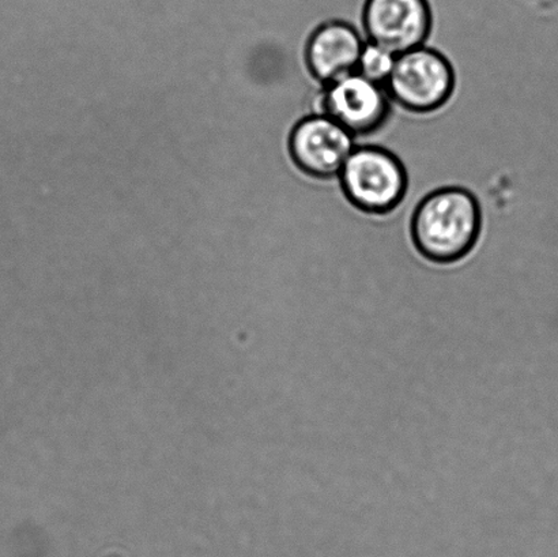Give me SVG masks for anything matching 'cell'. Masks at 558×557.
Returning a JSON list of instances; mask_svg holds the SVG:
<instances>
[{
    "label": "cell",
    "instance_id": "obj_1",
    "mask_svg": "<svg viewBox=\"0 0 558 557\" xmlns=\"http://www.w3.org/2000/svg\"><path fill=\"white\" fill-rule=\"evenodd\" d=\"M483 231V211L472 191L435 190L420 202L410 222L417 253L436 265H453L466 258Z\"/></svg>",
    "mask_w": 558,
    "mask_h": 557
},
{
    "label": "cell",
    "instance_id": "obj_2",
    "mask_svg": "<svg viewBox=\"0 0 558 557\" xmlns=\"http://www.w3.org/2000/svg\"><path fill=\"white\" fill-rule=\"evenodd\" d=\"M344 198L371 216L390 215L408 194L404 164L381 146H355L338 174Z\"/></svg>",
    "mask_w": 558,
    "mask_h": 557
},
{
    "label": "cell",
    "instance_id": "obj_3",
    "mask_svg": "<svg viewBox=\"0 0 558 557\" xmlns=\"http://www.w3.org/2000/svg\"><path fill=\"white\" fill-rule=\"evenodd\" d=\"M456 84L450 60L435 48L421 46L398 55L386 87L392 102L404 111L428 114L450 101Z\"/></svg>",
    "mask_w": 558,
    "mask_h": 557
},
{
    "label": "cell",
    "instance_id": "obj_4",
    "mask_svg": "<svg viewBox=\"0 0 558 557\" xmlns=\"http://www.w3.org/2000/svg\"><path fill=\"white\" fill-rule=\"evenodd\" d=\"M314 113L327 114L355 136H368L391 118V97L385 85L355 73L323 85Z\"/></svg>",
    "mask_w": 558,
    "mask_h": 557
},
{
    "label": "cell",
    "instance_id": "obj_5",
    "mask_svg": "<svg viewBox=\"0 0 558 557\" xmlns=\"http://www.w3.org/2000/svg\"><path fill=\"white\" fill-rule=\"evenodd\" d=\"M355 136L336 120L312 113L294 125L289 136V153L294 166L317 180L338 178L353 152Z\"/></svg>",
    "mask_w": 558,
    "mask_h": 557
},
{
    "label": "cell",
    "instance_id": "obj_6",
    "mask_svg": "<svg viewBox=\"0 0 558 557\" xmlns=\"http://www.w3.org/2000/svg\"><path fill=\"white\" fill-rule=\"evenodd\" d=\"M434 26L428 0H365L363 29L368 41L399 55L425 46Z\"/></svg>",
    "mask_w": 558,
    "mask_h": 557
},
{
    "label": "cell",
    "instance_id": "obj_7",
    "mask_svg": "<svg viewBox=\"0 0 558 557\" xmlns=\"http://www.w3.org/2000/svg\"><path fill=\"white\" fill-rule=\"evenodd\" d=\"M365 40L352 24L327 21L311 33L305 63L312 78L323 85L355 73Z\"/></svg>",
    "mask_w": 558,
    "mask_h": 557
},
{
    "label": "cell",
    "instance_id": "obj_8",
    "mask_svg": "<svg viewBox=\"0 0 558 557\" xmlns=\"http://www.w3.org/2000/svg\"><path fill=\"white\" fill-rule=\"evenodd\" d=\"M398 55L387 48L366 41L361 52L357 73L376 84L387 85L390 80Z\"/></svg>",
    "mask_w": 558,
    "mask_h": 557
}]
</instances>
